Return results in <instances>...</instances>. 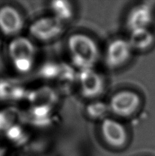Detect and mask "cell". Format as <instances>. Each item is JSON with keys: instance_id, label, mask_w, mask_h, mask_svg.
<instances>
[{"instance_id": "cell-11", "label": "cell", "mask_w": 155, "mask_h": 156, "mask_svg": "<svg viewBox=\"0 0 155 156\" xmlns=\"http://www.w3.org/2000/svg\"><path fill=\"white\" fill-rule=\"evenodd\" d=\"M51 9L53 16L59 19L63 23L72 18L73 15V5L69 2L57 0L51 3Z\"/></svg>"}, {"instance_id": "cell-3", "label": "cell", "mask_w": 155, "mask_h": 156, "mask_svg": "<svg viewBox=\"0 0 155 156\" xmlns=\"http://www.w3.org/2000/svg\"><path fill=\"white\" fill-rule=\"evenodd\" d=\"M109 110L120 117H129L137 112L141 105V98L135 92L124 90L115 93L110 99Z\"/></svg>"}, {"instance_id": "cell-13", "label": "cell", "mask_w": 155, "mask_h": 156, "mask_svg": "<svg viewBox=\"0 0 155 156\" xmlns=\"http://www.w3.org/2000/svg\"><path fill=\"white\" fill-rule=\"evenodd\" d=\"M12 122L11 114L7 111L0 112V132H5L12 128Z\"/></svg>"}, {"instance_id": "cell-6", "label": "cell", "mask_w": 155, "mask_h": 156, "mask_svg": "<svg viewBox=\"0 0 155 156\" xmlns=\"http://www.w3.org/2000/svg\"><path fill=\"white\" fill-rule=\"evenodd\" d=\"M78 80L80 91L85 98L95 99L103 94L105 86L104 79L94 69L80 71Z\"/></svg>"}, {"instance_id": "cell-4", "label": "cell", "mask_w": 155, "mask_h": 156, "mask_svg": "<svg viewBox=\"0 0 155 156\" xmlns=\"http://www.w3.org/2000/svg\"><path fill=\"white\" fill-rule=\"evenodd\" d=\"M63 22L53 16H45L37 19L29 26V33L36 40L48 42L62 34Z\"/></svg>"}, {"instance_id": "cell-5", "label": "cell", "mask_w": 155, "mask_h": 156, "mask_svg": "<svg viewBox=\"0 0 155 156\" xmlns=\"http://www.w3.org/2000/svg\"><path fill=\"white\" fill-rule=\"evenodd\" d=\"M133 48L128 40L116 38L108 44L105 62L108 68L116 69L124 66L131 59Z\"/></svg>"}, {"instance_id": "cell-7", "label": "cell", "mask_w": 155, "mask_h": 156, "mask_svg": "<svg viewBox=\"0 0 155 156\" xmlns=\"http://www.w3.org/2000/svg\"><path fill=\"white\" fill-rule=\"evenodd\" d=\"M101 134L108 145L120 149L126 144L128 134L122 124L115 120L107 118L102 121Z\"/></svg>"}, {"instance_id": "cell-1", "label": "cell", "mask_w": 155, "mask_h": 156, "mask_svg": "<svg viewBox=\"0 0 155 156\" xmlns=\"http://www.w3.org/2000/svg\"><path fill=\"white\" fill-rule=\"evenodd\" d=\"M67 47L72 62L79 70L93 69L100 58V50L92 38L81 33L71 35Z\"/></svg>"}, {"instance_id": "cell-2", "label": "cell", "mask_w": 155, "mask_h": 156, "mask_svg": "<svg viewBox=\"0 0 155 156\" xmlns=\"http://www.w3.org/2000/svg\"><path fill=\"white\" fill-rule=\"evenodd\" d=\"M8 54L14 67L19 73L29 72L34 65L36 47L29 38L16 37L8 45Z\"/></svg>"}, {"instance_id": "cell-12", "label": "cell", "mask_w": 155, "mask_h": 156, "mask_svg": "<svg viewBox=\"0 0 155 156\" xmlns=\"http://www.w3.org/2000/svg\"><path fill=\"white\" fill-rule=\"evenodd\" d=\"M109 110V105H106L103 102H96L92 104L88 108V113L90 116L93 119H102L103 121L105 119V115Z\"/></svg>"}, {"instance_id": "cell-10", "label": "cell", "mask_w": 155, "mask_h": 156, "mask_svg": "<svg viewBox=\"0 0 155 156\" xmlns=\"http://www.w3.org/2000/svg\"><path fill=\"white\" fill-rule=\"evenodd\" d=\"M128 41L133 49L143 51L153 45L154 42V36L148 28L135 30L131 32Z\"/></svg>"}, {"instance_id": "cell-8", "label": "cell", "mask_w": 155, "mask_h": 156, "mask_svg": "<svg viewBox=\"0 0 155 156\" xmlns=\"http://www.w3.org/2000/svg\"><path fill=\"white\" fill-rule=\"evenodd\" d=\"M24 26L23 16L15 7L9 5L0 8V31L5 36L16 37Z\"/></svg>"}, {"instance_id": "cell-9", "label": "cell", "mask_w": 155, "mask_h": 156, "mask_svg": "<svg viewBox=\"0 0 155 156\" xmlns=\"http://www.w3.org/2000/svg\"><path fill=\"white\" fill-rule=\"evenodd\" d=\"M153 21V12L150 6L140 4L131 8L126 16V24L130 32L148 28Z\"/></svg>"}]
</instances>
